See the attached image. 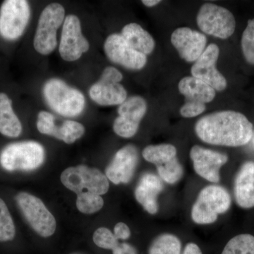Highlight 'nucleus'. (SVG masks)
<instances>
[{
	"label": "nucleus",
	"mask_w": 254,
	"mask_h": 254,
	"mask_svg": "<svg viewBox=\"0 0 254 254\" xmlns=\"http://www.w3.org/2000/svg\"><path fill=\"white\" fill-rule=\"evenodd\" d=\"M64 18V8L58 3H52L43 10L33 40V46L38 53L48 55L54 51L58 45L57 32Z\"/></svg>",
	"instance_id": "obj_5"
},
{
	"label": "nucleus",
	"mask_w": 254,
	"mask_h": 254,
	"mask_svg": "<svg viewBox=\"0 0 254 254\" xmlns=\"http://www.w3.org/2000/svg\"><path fill=\"white\" fill-rule=\"evenodd\" d=\"M182 243L173 234L165 233L155 237L150 244L148 254H181Z\"/></svg>",
	"instance_id": "obj_24"
},
{
	"label": "nucleus",
	"mask_w": 254,
	"mask_h": 254,
	"mask_svg": "<svg viewBox=\"0 0 254 254\" xmlns=\"http://www.w3.org/2000/svg\"><path fill=\"white\" fill-rule=\"evenodd\" d=\"M138 163V151L132 144L125 145L117 152L105 169V175L115 185L128 183L134 175Z\"/></svg>",
	"instance_id": "obj_16"
},
{
	"label": "nucleus",
	"mask_w": 254,
	"mask_h": 254,
	"mask_svg": "<svg viewBox=\"0 0 254 254\" xmlns=\"http://www.w3.org/2000/svg\"><path fill=\"white\" fill-rule=\"evenodd\" d=\"M46 152L41 143L21 141L10 143L0 153V164L7 171H32L44 163Z\"/></svg>",
	"instance_id": "obj_4"
},
{
	"label": "nucleus",
	"mask_w": 254,
	"mask_h": 254,
	"mask_svg": "<svg viewBox=\"0 0 254 254\" xmlns=\"http://www.w3.org/2000/svg\"><path fill=\"white\" fill-rule=\"evenodd\" d=\"M89 49V43L82 34L79 18L74 14L68 15L63 23L59 47L60 56L65 61L74 62Z\"/></svg>",
	"instance_id": "obj_11"
},
{
	"label": "nucleus",
	"mask_w": 254,
	"mask_h": 254,
	"mask_svg": "<svg viewBox=\"0 0 254 254\" xmlns=\"http://www.w3.org/2000/svg\"><path fill=\"white\" fill-rule=\"evenodd\" d=\"M161 179L150 173L143 174L135 189L134 195L137 201L150 215L158 212V197L163 191Z\"/></svg>",
	"instance_id": "obj_18"
},
{
	"label": "nucleus",
	"mask_w": 254,
	"mask_h": 254,
	"mask_svg": "<svg viewBox=\"0 0 254 254\" xmlns=\"http://www.w3.org/2000/svg\"><path fill=\"white\" fill-rule=\"evenodd\" d=\"M55 118L52 114L46 111H41L38 114L37 128L43 134L53 136L56 125Z\"/></svg>",
	"instance_id": "obj_32"
},
{
	"label": "nucleus",
	"mask_w": 254,
	"mask_h": 254,
	"mask_svg": "<svg viewBox=\"0 0 254 254\" xmlns=\"http://www.w3.org/2000/svg\"><path fill=\"white\" fill-rule=\"evenodd\" d=\"M85 133V128L81 123L72 120H67L60 127L56 125L53 136L62 140L67 144L74 143L79 139Z\"/></svg>",
	"instance_id": "obj_25"
},
{
	"label": "nucleus",
	"mask_w": 254,
	"mask_h": 254,
	"mask_svg": "<svg viewBox=\"0 0 254 254\" xmlns=\"http://www.w3.org/2000/svg\"><path fill=\"white\" fill-rule=\"evenodd\" d=\"M221 254H254V237L250 234H242L231 239Z\"/></svg>",
	"instance_id": "obj_26"
},
{
	"label": "nucleus",
	"mask_w": 254,
	"mask_h": 254,
	"mask_svg": "<svg viewBox=\"0 0 254 254\" xmlns=\"http://www.w3.org/2000/svg\"><path fill=\"white\" fill-rule=\"evenodd\" d=\"M104 205L101 195L84 191L77 194L76 206L82 213L93 214L99 211Z\"/></svg>",
	"instance_id": "obj_27"
},
{
	"label": "nucleus",
	"mask_w": 254,
	"mask_h": 254,
	"mask_svg": "<svg viewBox=\"0 0 254 254\" xmlns=\"http://www.w3.org/2000/svg\"><path fill=\"white\" fill-rule=\"evenodd\" d=\"M122 73L113 66L105 68L99 81L90 88L91 100L102 106L120 105L127 99V92L120 83Z\"/></svg>",
	"instance_id": "obj_10"
},
{
	"label": "nucleus",
	"mask_w": 254,
	"mask_h": 254,
	"mask_svg": "<svg viewBox=\"0 0 254 254\" xmlns=\"http://www.w3.org/2000/svg\"><path fill=\"white\" fill-rule=\"evenodd\" d=\"M183 254H203L200 247L196 244L190 242L187 244L184 250Z\"/></svg>",
	"instance_id": "obj_36"
},
{
	"label": "nucleus",
	"mask_w": 254,
	"mask_h": 254,
	"mask_svg": "<svg viewBox=\"0 0 254 254\" xmlns=\"http://www.w3.org/2000/svg\"><path fill=\"white\" fill-rule=\"evenodd\" d=\"M15 200L23 217L37 234L49 237L55 233L56 220L40 198L27 192H20Z\"/></svg>",
	"instance_id": "obj_7"
},
{
	"label": "nucleus",
	"mask_w": 254,
	"mask_h": 254,
	"mask_svg": "<svg viewBox=\"0 0 254 254\" xmlns=\"http://www.w3.org/2000/svg\"><path fill=\"white\" fill-rule=\"evenodd\" d=\"M190 158L193 162L195 173L213 184L220 180V169L228 161L226 154L214 151L195 145L190 150Z\"/></svg>",
	"instance_id": "obj_14"
},
{
	"label": "nucleus",
	"mask_w": 254,
	"mask_h": 254,
	"mask_svg": "<svg viewBox=\"0 0 254 254\" xmlns=\"http://www.w3.org/2000/svg\"><path fill=\"white\" fill-rule=\"evenodd\" d=\"M114 235L119 240H127L131 237V231L126 224L118 222L114 228Z\"/></svg>",
	"instance_id": "obj_34"
},
{
	"label": "nucleus",
	"mask_w": 254,
	"mask_h": 254,
	"mask_svg": "<svg viewBox=\"0 0 254 254\" xmlns=\"http://www.w3.org/2000/svg\"><path fill=\"white\" fill-rule=\"evenodd\" d=\"M234 193L241 208L254 207V162H246L241 167L235 177Z\"/></svg>",
	"instance_id": "obj_19"
},
{
	"label": "nucleus",
	"mask_w": 254,
	"mask_h": 254,
	"mask_svg": "<svg viewBox=\"0 0 254 254\" xmlns=\"http://www.w3.org/2000/svg\"><path fill=\"white\" fill-rule=\"evenodd\" d=\"M171 43L182 59L187 63H193L204 52L207 38L200 32L182 27L173 31Z\"/></svg>",
	"instance_id": "obj_17"
},
{
	"label": "nucleus",
	"mask_w": 254,
	"mask_h": 254,
	"mask_svg": "<svg viewBox=\"0 0 254 254\" xmlns=\"http://www.w3.org/2000/svg\"><path fill=\"white\" fill-rule=\"evenodd\" d=\"M242 53L249 63L254 64V18L250 19L241 41Z\"/></svg>",
	"instance_id": "obj_30"
},
{
	"label": "nucleus",
	"mask_w": 254,
	"mask_h": 254,
	"mask_svg": "<svg viewBox=\"0 0 254 254\" xmlns=\"http://www.w3.org/2000/svg\"><path fill=\"white\" fill-rule=\"evenodd\" d=\"M22 132V125L14 113L12 102L6 93H0V133L16 138Z\"/></svg>",
	"instance_id": "obj_22"
},
{
	"label": "nucleus",
	"mask_w": 254,
	"mask_h": 254,
	"mask_svg": "<svg viewBox=\"0 0 254 254\" xmlns=\"http://www.w3.org/2000/svg\"><path fill=\"white\" fill-rule=\"evenodd\" d=\"M43 92L50 108L64 117L78 116L85 109L86 98L83 93L58 78L48 80Z\"/></svg>",
	"instance_id": "obj_2"
},
{
	"label": "nucleus",
	"mask_w": 254,
	"mask_h": 254,
	"mask_svg": "<svg viewBox=\"0 0 254 254\" xmlns=\"http://www.w3.org/2000/svg\"><path fill=\"white\" fill-rule=\"evenodd\" d=\"M177 153V148L173 145L163 143L145 147L142 152V156L147 162L154 164L158 168L176 159Z\"/></svg>",
	"instance_id": "obj_23"
},
{
	"label": "nucleus",
	"mask_w": 254,
	"mask_h": 254,
	"mask_svg": "<svg viewBox=\"0 0 254 254\" xmlns=\"http://www.w3.org/2000/svg\"><path fill=\"white\" fill-rule=\"evenodd\" d=\"M220 49L217 45H209L190 68L192 76L201 80L215 91H222L227 88L226 78L217 69Z\"/></svg>",
	"instance_id": "obj_13"
},
{
	"label": "nucleus",
	"mask_w": 254,
	"mask_h": 254,
	"mask_svg": "<svg viewBox=\"0 0 254 254\" xmlns=\"http://www.w3.org/2000/svg\"><path fill=\"white\" fill-rule=\"evenodd\" d=\"M231 196L220 185H209L200 190L190 212L192 220L198 225H209L218 220L231 206Z\"/></svg>",
	"instance_id": "obj_3"
},
{
	"label": "nucleus",
	"mask_w": 254,
	"mask_h": 254,
	"mask_svg": "<svg viewBox=\"0 0 254 254\" xmlns=\"http://www.w3.org/2000/svg\"><path fill=\"white\" fill-rule=\"evenodd\" d=\"M70 254H84L80 253V252H74V253H71Z\"/></svg>",
	"instance_id": "obj_38"
},
{
	"label": "nucleus",
	"mask_w": 254,
	"mask_h": 254,
	"mask_svg": "<svg viewBox=\"0 0 254 254\" xmlns=\"http://www.w3.org/2000/svg\"><path fill=\"white\" fill-rule=\"evenodd\" d=\"M146 101L141 96H132L119 106V116L113 124V130L123 138H131L138 131L142 119L147 112Z\"/></svg>",
	"instance_id": "obj_12"
},
{
	"label": "nucleus",
	"mask_w": 254,
	"mask_h": 254,
	"mask_svg": "<svg viewBox=\"0 0 254 254\" xmlns=\"http://www.w3.org/2000/svg\"><path fill=\"white\" fill-rule=\"evenodd\" d=\"M160 2H161V1H160V0H143L142 1V3L148 7H153V6H156Z\"/></svg>",
	"instance_id": "obj_37"
},
{
	"label": "nucleus",
	"mask_w": 254,
	"mask_h": 254,
	"mask_svg": "<svg viewBox=\"0 0 254 254\" xmlns=\"http://www.w3.org/2000/svg\"><path fill=\"white\" fill-rule=\"evenodd\" d=\"M156 169L158 177L161 180L170 185L176 184L184 175L183 167L177 158L165 166Z\"/></svg>",
	"instance_id": "obj_29"
},
{
	"label": "nucleus",
	"mask_w": 254,
	"mask_h": 254,
	"mask_svg": "<svg viewBox=\"0 0 254 254\" xmlns=\"http://www.w3.org/2000/svg\"><path fill=\"white\" fill-rule=\"evenodd\" d=\"M113 254H138L136 249L133 245L127 242L119 244L113 251Z\"/></svg>",
	"instance_id": "obj_35"
},
{
	"label": "nucleus",
	"mask_w": 254,
	"mask_h": 254,
	"mask_svg": "<svg viewBox=\"0 0 254 254\" xmlns=\"http://www.w3.org/2000/svg\"><path fill=\"white\" fill-rule=\"evenodd\" d=\"M93 240L95 245L104 250L113 251L120 244L113 232L106 227H100L95 230Z\"/></svg>",
	"instance_id": "obj_31"
},
{
	"label": "nucleus",
	"mask_w": 254,
	"mask_h": 254,
	"mask_svg": "<svg viewBox=\"0 0 254 254\" xmlns=\"http://www.w3.org/2000/svg\"><path fill=\"white\" fill-rule=\"evenodd\" d=\"M205 109H206V106L205 104L185 101V105L180 109V114L183 118H195V117L201 115Z\"/></svg>",
	"instance_id": "obj_33"
},
{
	"label": "nucleus",
	"mask_w": 254,
	"mask_h": 254,
	"mask_svg": "<svg viewBox=\"0 0 254 254\" xmlns=\"http://www.w3.org/2000/svg\"><path fill=\"white\" fill-rule=\"evenodd\" d=\"M64 186L75 193L88 191L95 194H105L110 188L106 175L96 168L78 165L66 169L61 175Z\"/></svg>",
	"instance_id": "obj_6"
},
{
	"label": "nucleus",
	"mask_w": 254,
	"mask_h": 254,
	"mask_svg": "<svg viewBox=\"0 0 254 254\" xmlns=\"http://www.w3.org/2000/svg\"><path fill=\"white\" fill-rule=\"evenodd\" d=\"M195 132L208 144L239 147L253 136V125L245 115L235 111H221L205 115L197 122Z\"/></svg>",
	"instance_id": "obj_1"
},
{
	"label": "nucleus",
	"mask_w": 254,
	"mask_h": 254,
	"mask_svg": "<svg viewBox=\"0 0 254 254\" xmlns=\"http://www.w3.org/2000/svg\"><path fill=\"white\" fill-rule=\"evenodd\" d=\"M200 31L210 36L227 39L236 28L235 16L226 8L206 3L202 5L196 17Z\"/></svg>",
	"instance_id": "obj_8"
},
{
	"label": "nucleus",
	"mask_w": 254,
	"mask_h": 254,
	"mask_svg": "<svg viewBox=\"0 0 254 254\" xmlns=\"http://www.w3.org/2000/svg\"><path fill=\"white\" fill-rule=\"evenodd\" d=\"M16 229L11 214L4 200L0 198V242L14 240Z\"/></svg>",
	"instance_id": "obj_28"
},
{
	"label": "nucleus",
	"mask_w": 254,
	"mask_h": 254,
	"mask_svg": "<svg viewBox=\"0 0 254 254\" xmlns=\"http://www.w3.org/2000/svg\"><path fill=\"white\" fill-rule=\"evenodd\" d=\"M121 36L128 46L145 56L151 54L155 49V42L153 36L138 23L126 25L123 28Z\"/></svg>",
	"instance_id": "obj_21"
},
{
	"label": "nucleus",
	"mask_w": 254,
	"mask_h": 254,
	"mask_svg": "<svg viewBox=\"0 0 254 254\" xmlns=\"http://www.w3.org/2000/svg\"><path fill=\"white\" fill-rule=\"evenodd\" d=\"M31 16V8L25 0H6L0 8V36L15 41L22 36Z\"/></svg>",
	"instance_id": "obj_9"
},
{
	"label": "nucleus",
	"mask_w": 254,
	"mask_h": 254,
	"mask_svg": "<svg viewBox=\"0 0 254 254\" xmlns=\"http://www.w3.org/2000/svg\"><path fill=\"white\" fill-rule=\"evenodd\" d=\"M104 50L110 61L129 69H141L147 63V57L131 48L120 34L114 33L108 36Z\"/></svg>",
	"instance_id": "obj_15"
},
{
	"label": "nucleus",
	"mask_w": 254,
	"mask_h": 254,
	"mask_svg": "<svg viewBox=\"0 0 254 254\" xmlns=\"http://www.w3.org/2000/svg\"><path fill=\"white\" fill-rule=\"evenodd\" d=\"M179 91L185 97V101L206 104L213 101L216 93L211 86L201 80L186 76L178 85Z\"/></svg>",
	"instance_id": "obj_20"
}]
</instances>
